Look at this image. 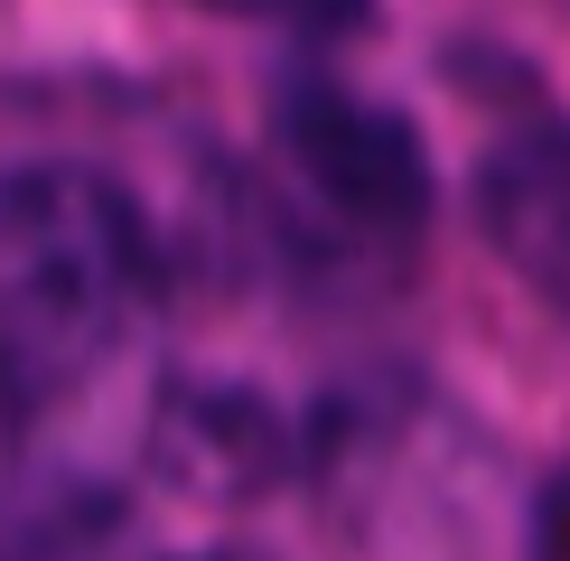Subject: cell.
I'll return each instance as SVG.
<instances>
[{"mask_svg": "<svg viewBox=\"0 0 570 561\" xmlns=\"http://www.w3.org/2000/svg\"><path fill=\"white\" fill-rule=\"evenodd\" d=\"M159 234L122 178L85 159L0 169V403L38 412L122 356L159 309Z\"/></svg>", "mask_w": 570, "mask_h": 561, "instance_id": "cell-1", "label": "cell"}, {"mask_svg": "<svg viewBox=\"0 0 570 561\" xmlns=\"http://www.w3.org/2000/svg\"><path fill=\"white\" fill-rule=\"evenodd\" d=\"M281 150L291 169L318 187L327 216L365 234H412L431 206V159H421L412 122L374 94H355L337 66H291L281 85Z\"/></svg>", "mask_w": 570, "mask_h": 561, "instance_id": "cell-2", "label": "cell"}, {"mask_svg": "<svg viewBox=\"0 0 570 561\" xmlns=\"http://www.w3.org/2000/svg\"><path fill=\"white\" fill-rule=\"evenodd\" d=\"M478 225L495 263L570 327V112L514 122L478 159Z\"/></svg>", "mask_w": 570, "mask_h": 561, "instance_id": "cell-3", "label": "cell"}, {"mask_svg": "<svg viewBox=\"0 0 570 561\" xmlns=\"http://www.w3.org/2000/svg\"><path fill=\"white\" fill-rule=\"evenodd\" d=\"M197 561H272V552H197Z\"/></svg>", "mask_w": 570, "mask_h": 561, "instance_id": "cell-4", "label": "cell"}]
</instances>
